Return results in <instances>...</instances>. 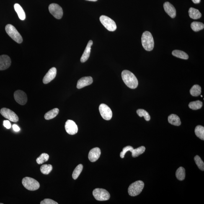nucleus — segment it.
Wrapping results in <instances>:
<instances>
[{
  "instance_id": "f257e3e1",
  "label": "nucleus",
  "mask_w": 204,
  "mask_h": 204,
  "mask_svg": "<svg viewBox=\"0 0 204 204\" xmlns=\"http://www.w3.org/2000/svg\"><path fill=\"white\" fill-rule=\"evenodd\" d=\"M121 76L122 80L126 85L132 89H136L138 87V82L137 79L133 73L128 70L122 71Z\"/></svg>"
},
{
  "instance_id": "f03ea898",
  "label": "nucleus",
  "mask_w": 204,
  "mask_h": 204,
  "mask_svg": "<svg viewBox=\"0 0 204 204\" xmlns=\"http://www.w3.org/2000/svg\"><path fill=\"white\" fill-rule=\"evenodd\" d=\"M141 42L143 48L146 51H152L154 48V41L153 36L148 31H146L142 34Z\"/></svg>"
},
{
  "instance_id": "7ed1b4c3",
  "label": "nucleus",
  "mask_w": 204,
  "mask_h": 204,
  "mask_svg": "<svg viewBox=\"0 0 204 204\" xmlns=\"http://www.w3.org/2000/svg\"><path fill=\"white\" fill-rule=\"evenodd\" d=\"M5 30L6 33L13 40L17 43H22L23 41L22 36L14 26L10 24H8L6 26Z\"/></svg>"
},
{
  "instance_id": "20e7f679",
  "label": "nucleus",
  "mask_w": 204,
  "mask_h": 204,
  "mask_svg": "<svg viewBox=\"0 0 204 204\" xmlns=\"http://www.w3.org/2000/svg\"><path fill=\"white\" fill-rule=\"evenodd\" d=\"M144 183L141 181H137L131 184L128 188V193L131 196L138 195L142 191Z\"/></svg>"
},
{
  "instance_id": "39448f33",
  "label": "nucleus",
  "mask_w": 204,
  "mask_h": 204,
  "mask_svg": "<svg viewBox=\"0 0 204 204\" xmlns=\"http://www.w3.org/2000/svg\"><path fill=\"white\" fill-rule=\"evenodd\" d=\"M22 184L26 189L29 191L37 190L40 187V184L37 180L29 177L24 178L22 180Z\"/></svg>"
},
{
  "instance_id": "423d86ee",
  "label": "nucleus",
  "mask_w": 204,
  "mask_h": 204,
  "mask_svg": "<svg viewBox=\"0 0 204 204\" xmlns=\"http://www.w3.org/2000/svg\"><path fill=\"white\" fill-rule=\"evenodd\" d=\"M93 195L96 200L100 201H106L110 198V194L107 191L103 189H94L93 191Z\"/></svg>"
},
{
  "instance_id": "0eeeda50",
  "label": "nucleus",
  "mask_w": 204,
  "mask_h": 204,
  "mask_svg": "<svg viewBox=\"0 0 204 204\" xmlns=\"http://www.w3.org/2000/svg\"><path fill=\"white\" fill-rule=\"evenodd\" d=\"M100 21L104 27L110 32H114L117 29V25L115 21L107 16L102 15L99 18Z\"/></svg>"
},
{
  "instance_id": "6e6552de",
  "label": "nucleus",
  "mask_w": 204,
  "mask_h": 204,
  "mask_svg": "<svg viewBox=\"0 0 204 204\" xmlns=\"http://www.w3.org/2000/svg\"><path fill=\"white\" fill-rule=\"evenodd\" d=\"M49 11L54 17L57 19H61L63 17V9L59 5L54 4H50L48 7Z\"/></svg>"
},
{
  "instance_id": "1a4fd4ad",
  "label": "nucleus",
  "mask_w": 204,
  "mask_h": 204,
  "mask_svg": "<svg viewBox=\"0 0 204 204\" xmlns=\"http://www.w3.org/2000/svg\"><path fill=\"white\" fill-rule=\"evenodd\" d=\"M0 113L2 116L11 121L15 122L18 121L19 117L17 115L10 109L3 108L0 110Z\"/></svg>"
},
{
  "instance_id": "9d476101",
  "label": "nucleus",
  "mask_w": 204,
  "mask_h": 204,
  "mask_svg": "<svg viewBox=\"0 0 204 204\" xmlns=\"http://www.w3.org/2000/svg\"><path fill=\"white\" fill-rule=\"evenodd\" d=\"M99 111L102 118L106 120H110L112 117V112L108 106L105 104H100Z\"/></svg>"
},
{
  "instance_id": "9b49d317",
  "label": "nucleus",
  "mask_w": 204,
  "mask_h": 204,
  "mask_svg": "<svg viewBox=\"0 0 204 204\" xmlns=\"http://www.w3.org/2000/svg\"><path fill=\"white\" fill-rule=\"evenodd\" d=\"M14 97L16 102L21 105H24L27 102L26 93L21 90H17L14 93Z\"/></svg>"
},
{
  "instance_id": "f8f14e48",
  "label": "nucleus",
  "mask_w": 204,
  "mask_h": 204,
  "mask_svg": "<svg viewBox=\"0 0 204 204\" xmlns=\"http://www.w3.org/2000/svg\"><path fill=\"white\" fill-rule=\"evenodd\" d=\"M65 128L67 133L70 135H74L78 132V126L72 120L67 121L65 124Z\"/></svg>"
},
{
  "instance_id": "ddd939ff",
  "label": "nucleus",
  "mask_w": 204,
  "mask_h": 204,
  "mask_svg": "<svg viewBox=\"0 0 204 204\" xmlns=\"http://www.w3.org/2000/svg\"><path fill=\"white\" fill-rule=\"evenodd\" d=\"M11 60L7 55L0 56V71L7 69L11 66Z\"/></svg>"
},
{
  "instance_id": "4468645a",
  "label": "nucleus",
  "mask_w": 204,
  "mask_h": 204,
  "mask_svg": "<svg viewBox=\"0 0 204 204\" xmlns=\"http://www.w3.org/2000/svg\"><path fill=\"white\" fill-rule=\"evenodd\" d=\"M57 70L55 67H52L44 76L43 79V83L44 84H47L55 79L56 76Z\"/></svg>"
},
{
  "instance_id": "2eb2a0df",
  "label": "nucleus",
  "mask_w": 204,
  "mask_h": 204,
  "mask_svg": "<svg viewBox=\"0 0 204 204\" xmlns=\"http://www.w3.org/2000/svg\"><path fill=\"white\" fill-rule=\"evenodd\" d=\"M93 82V80L92 77L87 76L82 78L78 81L77 88L78 89H82L92 84Z\"/></svg>"
},
{
  "instance_id": "dca6fc26",
  "label": "nucleus",
  "mask_w": 204,
  "mask_h": 204,
  "mask_svg": "<svg viewBox=\"0 0 204 204\" xmlns=\"http://www.w3.org/2000/svg\"><path fill=\"white\" fill-rule=\"evenodd\" d=\"M101 153V150L99 148H92L90 151L88 156L89 160L92 162L97 161L100 157Z\"/></svg>"
},
{
  "instance_id": "f3484780",
  "label": "nucleus",
  "mask_w": 204,
  "mask_h": 204,
  "mask_svg": "<svg viewBox=\"0 0 204 204\" xmlns=\"http://www.w3.org/2000/svg\"><path fill=\"white\" fill-rule=\"evenodd\" d=\"M164 9L165 12L170 16L174 18L176 16V10L175 8L169 2H165L163 5Z\"/></svg>"
},
{
  "instance_id": "a211bd4d",
  "label": "nucleus",
  "mask_w": 204,
  "mask_h": 204,
  "mask_svg": "<svg viewBox=\"0 0 204 204\" xmlns=\"http://www.w3.org/2000/svg\"><path fill=\"white\" fill-rule=\"evenodd\" d=\"M93 44V42L92 40H90L88 42L87 46H86L85 50L81 58V63H84V62L87 61L89 59L90 55L91 46H92Z\"/></svg>"
},
{
  "instance_id": "6ab92c4d",
  "label": "nucleus",
  "mask_w": 204,
  "mask_h": 204,
  "mask_svg": "<svg viewBox=\"0 0 204 204\" xmlns=\"http://www.w3.org/2000/svg\"><path fill=\"white\" fill-rule=\"evenodd\" d=\"M169 123L175 126H179L181 124L180 119L177 115L172 114L170 115L168 118Z\"/></svg>"
},
{
  "instance_id": "aec40b11",
  "label": "nucleus",
  "mask_w": 204,
  "mask_h": 204,
  "mask_svg": "<svg viewBox=\"0 0 204 204\" xmlns=\"http://www.w3.org/2000/svg\"><path fill=\"white\" fill-rule=\"evenodd\" d=\"M14 9L17 13L19 18L21 20H25L26 18L25 13L20 5L18 4H14Z\"/></svg>"
},
{
  "instance_id": "412c9836",
  "label": "nucleus",
  "mask_w": 204,
  "mask_h": 204,
  "mask_svg": "<svg viewBox=\"0 0 204 204\" xmlns=\"http://www.w3.org/2000/svg\"><path fill=\"white\" fill-rule=\"evenodd\" d=\"M189 17L192 19H200L202 17V14L198 10L191 7L189 9Z\"/></svg>"
},
{
  "instance_id": "4be33fe9",
  "label": "nucleus",
  "mask_w": 204,
  "mask_h": 204,
  "mask_svg": "<svg viewBox=\"0 0 204 204\" xmlns=\"http://www.w3.org/2000/svg\"><path fill=\"white\" fill-rule=\"evenodd\" d=\"M59 112V109L58 108H55L46 113L44 115V118L45 120H50L55 118L58 115Z\"/></svg>"
},
{
  "instance_id": "5701e85b",
  "label": "nucleus",
  "mask_w": 204,
  "mask_h": 204,
  "mask_svg": "<svg viewBox=\"0 0 204 204\" xmlns=\"http://www.w3.org/2000/svg\"><path fill=\"white\" fill-rule=\"evenodd\" d=\"M173 56L183 60H187L189 58L188 55L183 51L179 50H174L172 52Z\"/></svg>"
},
{
  "instance_id": "b1692460",
  "label": "nucleus",
  "mask_w": 204,
  "mask_h": 204,
  "mask_svg": "<svg viewBox=\"0 0 204 204\" xmlns=\"http://www.w3.org/2000/svg\"><path fill=\"white\" fill-rule=\"evenodd\" d=\"M190 92L192 96L198 97L201 93V87L198 85H195L190 89Z\"/></svg>"
},
{
  "instance_id": "393cba45",
  "label": "nucleus",
  "mask_w": 204,
  "mask_h": 204,
  "mask_svg": "<svg viewBox=\"0 0 204 204\" xmlns=\"http://www.w3.org/2000/svg\"><path fill=\"white\" fill-rule=\"evenodd\" d=\"M196 135L202 140H204V128L202 125H197L195 129Z\"/></svg>"
},
{
  "instance_id": "a878e982",
  "label": "nucleus",
  "mask_w": 204,
  "mask_h": 204,
  "mask_svg": "<svg viewBox=\"0 0 204 204\" xmlns=\"http://www.w3.org/2000/svg\"><path fill=\"white\" fill-rule=\"evenodd\" d=\"M176 177L179 180H184L185 178V170L184 167H180L177 169L176 172Z\"/></svg>"
},
{
  "instance_id": "bb28decb",
  "label": "nucleus",
  "mask_w": 204,
  "mask_h": 204,
  "mask_svg": "<svg viewBox=\"0 0 204 204\" xmlns=\"http://www.w3.org/2000/svg\"><path fill=\"white\" fill-rule=\"evenodd\" d=\"M191 27L194 32H197L204 29V25L202 22H193L191 24Z\"/></svg>"
},
{
  "instance_id": "cd10ccee",
  "label": "nucleus",
  "mask_w": 204,
  "mask_h": 204,
  "mask_svg": "<svg viewBox=\"0 0 204 204\" xmlns=\"http://www.w3.org/2000/svg\"><path fill=\"white\" fill-rule=\"evenodd\" d=\"M203 106V102L199 100L190 102L189 107L191 109L193 110H197L200 109Z\"/></svg>"
},
{
  "instance_id": "c85d7f7f",
  "label": "nucleus",
  "mask_w": 204,
  "mask_h": 204,
  "mask_svg": "<svg viewBox=\"0 0 204 204\" xmlns=\"http://www.w3.org/2000/svg\"><path fill=\"white\" fill-rule=\"evenodd\" d=\"M146 148L144 146L140 147L136 149H133L131 152L132 156L134 158L138 157L140 155L143 154Z\"/></svg>"
},
{
  "instance_id": "c756f323",
  "label": "nucleus",
  "mask_w": 204,
  "mask_h": 204,
  "mask_svg": "<svg viewBox=\"0 0 204 204\" xmlns=\"http://www.w3.org/2000/svg\"><path fill=\"white\" fill-rule=\"evenodd\" d=\"M137 113L139 116L141 117H144L145 120L146 121H149L151 120V117H150L149 114L144 109H139L137 110Z\"/></svg>"
},
{
  "instance_id": "7c9ffc66",
  "label": "nucleus",
  "mask_w": 204,
  "mask_h": 204,
  "mask_svg": "<svg viewBox=\"0 0 204 204\" xmlns=\"http://www.w3.org/2000/svg\"><path fill=\"white\" fill-rule=\"evenodd\" d=\"M53 169V167L51 164H44L41 166L40 170L42 174L48 175L50 173Z\"/></svg>"
},
{
  "instance_id": "2f4dec72",
  "label": "nucleus",
  "mask_w": 204,
  "mask_h": 204,
  "mask_svg": "<svg viewBox=\"0 0 204 204\" xmlns=\"http://www.w3.org/2000/svg\"><path fill=\"white\" fill-rule=\"evenodd\" d=\"M83 166L82 164H79L76 166L75 169L73 171L72 177L73 179H76L79 177L83 169Z\"/></svg>"
},
{
  "instance_id": "473e14b6",
  "label": "nucleus",
  "mask_w": 204,
  "mask_h": 204,
  "mask_svg": "<svg viewBox=\"0 0 204 204\" xmlns=\"http://www.w3.org/2000/svg\"><path fill=\"white\" fill-rule=\"evenodd\" d=\"M49 158V156L48 154H47V153H43L37 158L36 161H37V164H40L48 161Z\"/></svg>"
},
{
  "instance_id": "72a5a7b5",
  "label": "nucleus",
  "mask_w": 204,
  "mask_h": 204,
  "mask_svg": "<svg viewBox=\"0 0 204 204\" xmlns=\"http://www.w3.org/2000/svg\"><path fill=\"white\" fill-rule=\"evenodd\" d=\"M196 164L197 165L199 169L202 171H204V163L201 158L198 156H195L194 158Z\"/></svg>"
},
{
  "instance_id": "f704fd0d",
  "label": "nucleus",
  "mask_w": 204,
  "mask_h": 204,
  "mask_svg": "<svg viewBox=\"0 0 204 204\" xmlns=\"http://www.w3.org/2000/svg\"><path fill=\"white\" fill-rule=\"evenodd\" d=\"M133 149V148L131 146H128L125 147L123 148L122 151L120 153V157L122 158H124L125 157V153L128 152V151H130V152H131Z\"/></svg>"
},
{
  "instance_id": "c9c22d12",
  "label": "nucleus",
  "mask_w": 204,
  "mask_h": 204,
  "mask_svg": "<svg viewBox=\"0 0 204 204\" xmlns=\"http://www.w3.org/2000/svg\"><path fill=\"white\" fill-rule=\"evenodd\" d=\"M40 204H58L56 202L50 199H45L40 202Z\"/></svg>"
},
{
  "instance_id": "e433bc0d",
  "label": "nucleus",
  "mask_w": 204,
  "mask_h": 204,
  "mask_svg": "<svg viewBox=\"0 0 204 204\" xmlns=\"http://www.w3.org/2000/svg\"><path fill=\"white\" fill-rule=\"evenodd\" d=\"M4 125L6 129H10L11 127V124L10 122L8 120H5L4 121Z\"/></svg>"
},
{
  "instance_id": "4c0bfd02",
  "label": "nucleus",
  "mask_w": 204,
  "mask_h": 204,
  "mask_svg": "<svg viewBox=\"0 0 204 204\" xmlns=\"http://www.w3.org/2000/svg\"><path fill=\"white\" fill-rule=\"evenodd\" d=\"M13 128L14 130V131L16 132H18L19 130H20V128H19V126L17 125H13Z\"/></svg>"
},
{
  "instance_id": "58836bf2",
  "label": "nucleus",
  "mask_w": 204,
  "mask_h": 204,
  "mask_svg": "<svg viewBox=\"0 0 204 204\" xmlns=\"http://www.w3.org/2000/svg\"><path fill=\"white\" fill-rule=\"evenodd\" d=\"M192 1L194 4H197L200 3L201 0H192Z\"/></svg>"
},
{
  "instance_id": "ea45409f",
  "label": "nucleus",
  "mask_w": 204,
  "mask_h": 204,
  "mask_svg": "<svg viewBox=\"0 0 204 204\" xmlns=\"http://www.w3.org/2000/svg\"><path fill=\"white\" fill-rule=\"evenodd\" d=\"M86 1L95 2L97 1L98 0H86Z\"/></svg>"
},
{
  "instance_id": "a19ab883",
  "label": "nucleus",
  "mask_w": 204,
  "mask_h": 204,
  "mask_svg": "<svg viewBox=\"0 0 204 204\" xmlns=\"http://www.w3.org/2000/svg\"><path fill=\"white\" fill-rule=\"evenodd\" d=\"M201 97H203V96H202V95H201Z\"/></svg>"
}]
</instances>
